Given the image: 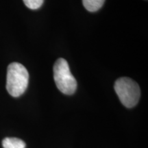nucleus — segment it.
Instances as JSON below:
<instances>
[{"label": "nucleus", "mask_w": 148, "mask_h": 148, "mask_svg": "<svg viewBox=\"0 0 148 148\" xmlns=\"http://www.w3.org/2000/svg\"><path fill=\"white\" fill-rule=\"evenodd\" d=\"M29 73L26 68L18 62H12L7 69L6 89L11 96L17 97L26 90Z\"/></svg>", "instance_id": "f257e3e1"}, {"label": "nucleus", "mask_w": 148, "mask_h": 148, "mask_svg": "<svg viewBox=\"0 0 148 148\" xmlns=\"http://www.w3.org/2000/svg\"><path fill=\"white\" fill-rule=\"evenodd\" d=\"M53 78L59 90L65 95H72L77 88V81L64 58H58L53 65Z\"/></svg>", "instance_id": "f03ea898"}, {"label": "nucleus", "mask_w": 148, "mask_h": 148, "mask_svg": "<svg viewBox=\"0 0 148 148\" xmlns=\"http://www.w3.org/2000/svg\"><path fill=\"white\" fill-rule=\"evenodd\" d=\"M114 90L120 101L126 108H132L138 102L140 90L135 81L127 77L116 79L114 86Z\"/></svg>", "instance_id": "7ed1b4c3"}, {"label": "nucleus", "mask_w": 148, "mask_h": 148, "mask_svg": "<svg viewBox=\"0 0 148 148\" xmlns=\"http://www.w3.org/2000/svg\"><path fill=\"white\" fill-rule=\"evenodd\" d=\"M2 145L3 148H25V142L17 138H5Z\"/></svg>", "instance_id": "20e7f679"}, {"label": "nucleus", "mask_w": 148, "mask_h": 148, "mask_svg": "<svg viewBox=\"0 0 148 148\" xmlns=\"http://www.w3.org/2000/svg\"><path fill=\"white\" fill-rule=\"evenodd\" d=\"M105 0H82L83 5L89 12H96L103 6Z\"/></svg>", "instance_id": "39448f33"}, {"label": "nucleus", "mask_w": 148, "mask_h": 148, "mask_svg": "<svg viewBox=\"0 0 148 148\" xmlns=\"http://www.w3.org/2000/svg\"><path fill=\"white\" fill-rule=\"evenodd\" d=\"M27 8L31 10H36L42 6L44 0H23Z\"/></svg>", "instance_id": "423d86ee"}]
</instances>
